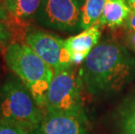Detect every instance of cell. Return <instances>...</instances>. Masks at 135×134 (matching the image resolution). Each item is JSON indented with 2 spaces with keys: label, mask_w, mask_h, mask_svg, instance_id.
<instances>
[{
  "label": "cell",
  "mask_w": 135,
  "mask_h": 134,
  "mask_svg": "<svg viewBox=\"0 0 135 134\" xmlns=\"http://www.w3.org/2000/svg\"><path fill=\"white\" fill-rule=\"evenodd\" d=\"M132 10L126 0H106L99 25H106L111 29L124 25Z\"/></svg>",
  "instance_id": "cell-11"
},
{
  "label": "cell",
  "mask_w": 135,
  "mask_h": 134,
  "mask_svg": "<svg viewBox=\"0 0 135 134\" xmlns=\"http://www.w3.org/2000/svg\"><path fill=\"white\" fill-rule=\"evenodd\" d=\"M124 41L128 50L135 53V31H126Z\"/></svg>",
  "instance_id": "cell-15"
},
{
  "label": "cell",
  "mask_w": 135,
  "mask_h": 134,
  "mask_svg": "<svg viewBox=\"0 0 135 134\" xmlns=\"http://www.w3.org/2000/svg\"><path fill=\"white\" fill-rule=\"evenodd\" d=\"M126 3L130 6L132 11H135V0H126Z\"/></svg>",
  "instance_id": "cell-17"
},
{
  "label": "cell",
  "mask_w": 135,
  "mask_h": 134,
  "mask_svg": "<svg viewBox=\"0 0 135 134\" xmlns=\"http://www.w3.org/2000/svg\"><path fill=\"white\" fill-rule=\"evenodd\" d=\"M126 31H135V11H132L124 24Z\"/></svg>",
  "instance_id": "cell-16"
},
{
  "label": "cell",
  "mask_w": 135,
  "mask_h": 134,
  "mask_svg": "<svg viewBox=\"0 0 135 134\" xmlns=\"http://www.w3.org/2000/svg\"><path fill=\"white\" fill-rule=\"evenodd\" d=\"M99 26V24H96L77 35L65 39V45L70 52L71 64L73 65L82 64L91 50L99 43L101 36Z\"/></svg>",
  "instance_id": "cell-8"
},
{
  "label": "cell",
  "mask_w": 135,
  "mask_h": 134,
  "mask_svg": "<svg viewBox=\"0 0 135 134\" xmlns=\"http://www.w3.org/2000/svg\"><path fill=\"white\" fill-rule=\"evenodd\" d=\"M83 86L91 96L116 95L135 81V57L113 39L99 42L81 64Z\"/></svg>",
  "instance_id": "cell-1"
},
{
  "label": "cell",
  "mask_w": 135,
  "mask_h": 134,
  "mask_svg": "<svg viewBox=\"0 0 135 134\" xmlns=\"http://www.w3.org/2000/svg\"><path fill=\"white\" fill-rule=\"evenodd\" d=\"M44 115L45 112L24 83L13 73L9 74L0 84V119L35 134Z\"/></svg>",
  "instance_id": "cell-2"
},
{
  "label": "cell",
  "mask_w": 135,
  "mask_h": 134,
  "mask_svg": "<svg viewBox=\"0 0 135 134\" xmlns=\"http://www.w3.org/2000/svg\"><path fill=\"white\" fill-rule=\"evenodd\" d=\"M112 134H135V92L119 105L114 117Z\"/></svg>",
  "instance_id": "cell-10"
},
{
  "label": "cell",
  "mask_w": 135,
  "mask_h": 134,
  "mask_svg": "<svg viewBox=\"0 0 135 134\" xmlns=\"http://www.w3.org/2000/svg\"><path fill=\"white\" fill-rule=\"evenodd\" d=\"M25 131L18 125L11 122L0 119V134H27Z\"/></svg>",
  "instance_id": "cell-14"
},
{
  "label": "cell",
  "mask_w": 135,
  "mask_h": 134,
  "mask_svg": "<svg viewBox=\"0 0 135 134\" xmlns=\"http://www.w3.org/2000/svg\"><path fill=\"white\" fill-rule=\"evenodd\" d=\"M4 57L7 67L24 83L43 109L45 94L54 76L53 70L25 43H11L5 48Z\"/></svg>",
  "instance_id": "cell-3"
},
{
  "label": "cell",
  "mask_w": 135,
  "mask_h": 134,
  "mask_svg": "<svg viewBox=\"0 0 135 134\" xmlns=\"http://www.w3.org/2000/svg\"><path fill=\"white\" fill-rule=\"evenodd\" d=\"M84 89L79 70L74 65L54 72L44 101L45 113H70L85 111Z\"/></svg>",
  "instance_id": "cell-4"
},
{
  "label": "cell",
  "mask_w": 135,
  "mask_h": 134,
  "mask_svg": "<svg viewBox=\"0 0 135 134\" xmlns=\"http://www.w3.org/2000/svg\"><path fill=\"white\" fill-rule=\"evenodd\" d=\"M25 43L54 72L71 67V59L65 45V39L45 31H29Z\"/></svg>",
  "instance_id": "cell-6"
},
{
  "label": "cell",
  "mask_w": 135,
  "mask_h": 134,
  "mask_svg": "<svg viewBox=\"0 0 135 134\" xmlns=\"http://www.w3.org/2000/svg\"><path fill=\"white\" fill-rule=\"evenodd\" d=\"M42 0H4L7 11L15 18L28 22L36 18Z\"/></svg>",
  "instance_id": "cell-12"
},
{
  "label": "cell",
  "mask_w": 135,
  "mask_h": 134,
  "mask_svg": "<svg viewBox=\"0 0 135 134\" xmlns=\"http://www.w3.org/2000/svg\"><path fill=\"white\" fill-rule=\"evenodd\" d=\"M26 22L15 18L7 11L4 0H0V45L5 49L14 42L16 34H25Z\"/></svg>",
  "instance_id": "cell-9"
},
{
  "label": "cell",
  "mask_w": 135,
  "mask_h": 134,
  "mask_svg": "<svg viewBox=\"0 0 135 134\" xmlns=\"http://www.w3.org/2000/svg\"><path fill=\"white\" fill-rule=\"evenodd\" d=\"M105 1L106 0H86L82 8L81 28L83 31L99 24L104 11Z\"/></svg>",
  "instance_id": "cell-13"
},
{
  "label": "cell",
  "mask_w": 135,
  "mask_h": 134,
  "mask_svg": "<svg viewBox=\"0 0 135 134\" xmlns=\"http://www.w3.org/2000/svg\"><path fill=\"white\" fill-rule=\"evenodd\" d=\"M35 134H89L86 112H45Z\"/></svg>",
  "instance_id": "cell-7"
},
{
  "label": "cell",
  "mask_w": 135,
  "mask_h": 134,
  "mask_svg": "<svg viewBox=\"0 0 135 134\" xmlns=\"http://www.w3.org/2000/svg\"><path fill=\"white\" fill-rule=\"evenodd\" d=\"M4 48L3 47V46H1V45H0V54L1 53H3V52H4Z\"/></svg>",
  "instance_id": "cell-18"
},
{
  "label": "cell",
  "mask_w": 135,
  "mask_h": 134,
  "mask_svg": "<svg viewBox=\"0 0 135 134\" xmlns=\"http://www.w3.org/2000/svg\"><path fill=\"white\" fill-rule=\"evenodd\" d=\"M35 19L48 29L79 32L82 30L81 4L78 0H42Z\"/></svg>",
  "instance_id": "cell-5"
},
{
  "label": "cell",
  "mask_w": 135,
  "mask_h": 134,
  "mask_svg": "<svg viewBox=\"0 0 135 134\" xmlns=\"http://www.w3.org/2000/svg\"><path fill=\"white\" fill-rule=\"evenodd\" d=\"M27 134H29V133H27Z\"/></svg>",
  "instance_id": "cell-19"
}]
</instances>
